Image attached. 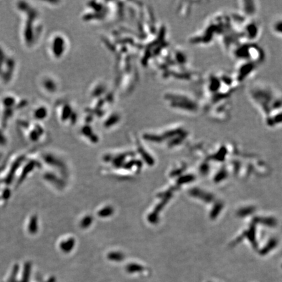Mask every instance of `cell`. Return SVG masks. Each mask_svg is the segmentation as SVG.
Listing matches in <instances>:
<instances>
[{
	"mask_svg": "<svg viewBox=\"0 0 282 282\" xmlns=\"http://www.w3.org/2000/svg\"><path fill=\"white\" fill-rule=\"evenodd\" d=\"M17 68L16 58L0 45V84H9L16 75Z\"/></svg>",
	"mask_w": 282,
	"mask_h": 282,
	"instance_id": "obj_2",
	"label": "cell"
},
{
	"mask_svg": "<svg viewBox=\"0 0 282 282\" xmlns=\"http://www.w3.org/2000/svg\"><path fill=\"white\" fill-rule=\"evenodd\" d=\"M17 9L20 17L22 16L20 32L21 41L26 48H31L35 42L34 22L37 19V13L32 5L25 1L18 3Z\"/></svg>",
	"mask_w": 282,
	"mask_h": 282,
	"instance_id": "obj_1",
	"label": "cell"
},
{
	"mask_svg": "<svg viewBox=\"0 0 282 282\" xmlns=\"http://www.w3.org/2000/svg\"><path fill=\"white\" fill-rule=\"evenodd\" d=\"M92 222V217L91 216H86L81 221V227L83 228H87L88 227Z\"/></svg>",
	"mask_w": 282,
	"mask_h": 282,
	"instance_id": "obj_8",
	"label": "cell"
},
{
	"mask_svg": "<svg viewBox=\"0 0 282 282\" xmlns=\"http://www.w3.org/2000/svg\"><path fill=\"white\" fill-rule=\"evenodd\" d=\"M114 210L113 208L111 207H107L104 208H103L102 210L99 211L98 212V216L100 217H108L111 216L112 214H113Z\"/></svg>",
	"mask_w": 282,
	"mask_h": 282,
	"instance_id": "obj_6",
	"label": "cell"
},
{
	"mask_svg": "<svg viewBox=\"0 0 282 282\" xmlns=\"http://www.w3.org/2000/svg\"><path fill=\"white\" fill-rule=\"evenodd\" d=\"M33 119L36 121L42 120L48 116V111L44 106L36 107L32 111Z\"/></svg>",
	"mask_w": 282,
	"mask_h": 282,
	"instance_id": "obj_4",
	"label": "cell"
},
{
	"mask_svg": "<svg viewBox=\"0 0 282 282\" xmlns=\"http://www.w3.org/2000/svg\"><path fill=\"white\" fill-rule=\"evenodd\" d=\"M63 40L60 37H57L52 41V44H51V48H52V51L54 56L56 57H58L61 56L62 54V49L63 50Z\"/></svg>",
	"mask_w": 282,
	"mask_h": 282,
	"instance_id": "obj_3",
	"label": "cell"
},
{
	"mask_svg": "<svg viewBox=\"0 0 282 282\" xmlns=\"http://www.w3.org/2000/svg\"><path fill=\"white\" fill-rule=\"evenodd\" d=\"M75 245V240L73 238H69L65 242H62L60 244L62 250L65 251H69Z\"/></svg>",
	"mask_w": 282,
	"mask_h": 282,
	"instance_id": "obj_5",
	"label": "cell"
},
{
	"mask_svg": "<svg viewBox=\"0 0 282 282\" xmlns=\"http://www.w3.org/2000/svg\"><path fill=\"white\" fill-rule=\"evenodd\" d=\"M29 230L32 233H35L37 230V219L35 217H33L30 221Z\"/></svg>",
	"mask_w": 282,
	"mask_h": 282,
	"instance_id": "obj_7",
	"label": "cell"
}]
</instances>
